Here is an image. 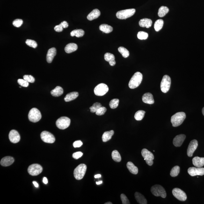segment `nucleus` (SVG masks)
I'll use <instances>...</instances> for the list:
<instances>
[{"instance_id": "obj_1", "label": "nucleus", "mask_w": 204, "mask_h": 204, "mask_svg": "<svg viewBox=\"0 0 204 204\" xmlns=\"http://www.w3.org/2000/svg\"><path fill=\"white\" fill-rule=\"evenodd\" d=\"M186 118V115L183 112H179L173 115L171 118L172 126L177 127L181 125Z\"/></svg>"}, {"instance_id": "obj_2", "label": "nucleus", "mask_w": 204, "mask_h": 204, "mask_svg": "<svg viewBox=\"0 0 204 204\" xmlns=\"http://www.w3.org/2000/svg\"><path fill=\"white\" fill-rule=\"evenodd\" d=\"M142 79V75L140 72H136L131 78L128 86L131 89L137 87L141 84Z\"/></svg>"}, {"instance_id": "obj_3", "label": "nucleus", "mask_w": 204, "mask_h": 204, "mask_svg": "<svg viewBox=\"0 0 204 204\" xmlns=\"http://www.w3.org/2000/svg\"><path fill=\"white\" fill-rule=\"evenodd\" d=\"M87 167L85 164H79L74 170V176L75 179L80 180L83 179L85 176Z\"/></svg>"}, {"instance_id": "obj_4", "label": "nucleus", "mask_w": 204, "mask_h": 204, "mask_svg": "<svg viewBox=\"0 0 204 204\" xmlns=\"http://www.w3.org/2000/svg\"><path fill=\"white\" fill-rule=\"evenodd\" d=\"M135 12V9H126L118 11L116 14V16L119 19H125L134 15Z\"/></svg>"}, {"instance_id": "obj_5", "label": "nucleus", "mask_w": 204, "mask_h": 204, "mask_svg": "<svg viewBox=\"0 0 204 204\" xmlns=\"http://www.w3.org/2000/svg\"><path fill=\"white\" fill-rule=\"evenodd\" d=\"M28 118L30 121L33 123H36L41 119V114L38 109L33 108L29 112Z\"/></svg>"}, {"instance_id": "obj_6", "label": "nucleus", "mask_w": 204, "mask_h": 204, "mask_svg": "<svg viewBox=\"0 0 204 204\" xmlns=\"http://www.w3.org/2000/svg\"><path fill=\"white\" fill-rule=\"evenodd\" d=\"M151 192L152 194L156 197H161L165 198L166 197V193L165 189L160 185H155L151 188Z\"/></svg>"}, {"instance_id": "obj_7", "label": "nucleus", "mask_w": 204, "mask_h": 204, "mask_svg": "<svg viewBox=\"0 0 204 204\" xmlns=\"http://www.w3.org/2000/svg\"><path fill=\"white\" fill-rule=\"evenodd\" d=\"M171 85V79L170 76L165 75L162 78L161 83V90L164 93H166L170 90Z\"/></svg>"}, {"instance_id": "obj_8", "label": "nucleus", "mask_w": 204, "mask_h": 204, "mask_svg": "<svg viewBox=\"0 0 204 204\" xmlns=\"http://www.w3.org/2000/svg\"><path fill=\"white\" fill-rule=\"evenodd\" d=\"M70 119L67 117H63L59 118L56 121L57 127L60 129H65L69 127Z\"/></svg>"}, {"instance_id": "obj_9", "label": "nucleus", "mask_w": 204, "mask_h": 204, "mask_svg": "<svg viewBox=\"0 0 204 204\" xmlns=\"http://www.w3.org/2000/svg\"><path fill=\"white\" fill-rule=\"evenodd\" d=\"M141 155L148 165L151 166L153 165L154 156L152 153L149 151L148 149H144L141 151Z\"/></svg>"}, {"instance_id": "obj_10", "label": "nucleus", "mask_w": 204, "mask_h": 204, "mask_svg": "<svg viewBox=\"0 0 204 204\" xmlns=\"http://www.w3.org/2000/svg\"><path fill=\"white\" fill-rule=\"evenodd\" d=\"M109 89L107 85L104 83H101L95 87L94 91L96 95L102 96L105 95L108 91Z\"/></svg>"}, {"instance_id": "obj_11", "label": "nucleus", "mask_w": 204, "mask_h": 204, "mask_svg": "<svg viewBox=\"0 0 204 204\" xmlns=\"http://www.w3.org/2000/svg\"><path fill=\"white\" fill-rule=\"evenodd\" d=\"M42 167L37 164H32L28 167V173L32 176H38L42 172Z\"/></svg>"}, {"instance_id": "obj_12", "label": "nucleus", "mask_w": 204, "mask_h": 204, "mask_svg": "<svg viewBox=\"0 0 204 204\" xmlns=\"http://www.w3.org/2000/svg\"><path fill=\"white\" fill-rule=\"evenodd\" d=\"M172 192L174 196L179 201H184L187 199L186 193L180 189L175 188L173 189Z\"/></svg>"}, {"instance_id": "obj_13", "label": "nucleus", "mask_w": 204, "mask_h": 204, "mask_svg": "<svg viewBox=\"0 0 204 204\" xmlns=\"http://www.w3.org/2000/svg\"><path fill=\"white\" fill-rule=\"evenodd\" d=\"M40 137L42 140L46 143H53L55 141V138L54 135L49 132L46 131L41 133Z\"/></svg>"}, {"instance_id": "obj_14", "label": "nucleus", "mask_w": 204, "mask_h": 204, "mask_svg": "<svg viewBox=\"0 0 204 204\" xmlns=\"http://www.w3.org/2000/svg\"><path fill=\"white\" fill-rule=\"evenodd\" d=\"M187 172L192 177L196 176H202L204 175V168H190Z\"/></svg>"}, {"instance_id": "obj_15", "label": "nucleus", "mask_w": 204, "mask_h": 204, "mask_svg": "<svg viewBox=\"0 0 204 204\" xmlns=\"http://www.w3.org/2000/svg\"><path fill=\"white\" fill-rule=\"evenodd\" d=\"M198 145L197 141L193 140L190 142L187 149V154L189 157H192L193 153L196 150Z\"/></svg>"}, {"instance_id": "obj_16", "label": "nucleus", "mask_w": 204, "mask_h": 204, "mask_svg": "<svg viewBox=\"0 0 204 204\" xmlns=\"http://www.w3.org/2000/svg\"><path fill=\"white\" fill-rule=\"evenodd\" d=\"M9 138L11 142L17 143L20 140V135L17 130H12L9 133Z\"/></svg>"}, {"instance_id": "obj_17", "label": "nucleus", "mask_w": 204, "mask_h": 204, "mask_svg": "<svg viewBox=\"0 0 204 204\" xmlns=\"http://www.w3.org/2000/svg\"><path fill=\"white\" fill-rule=\"evenodd\" d=\"M186 137V135L184 134L177 135L175 137L173 141L174 145L177 147L181 146L185 141Z\"/></svg>"}, {"instance_id": "obj_18", "label": "nucleus", "mask_w": 204, "mask_h": 204, "mask_svg": "<svg viewBox=\"0 0 204 204\" xmlns=\"http://www.w3.org/2000/svg\"><path fill=\"white\" fill-rule=\"evenodd\" d=\"M14 159L11 156H5L2 159L1 164L3 166H9L11 165L14 162Z\"/></svg>"}, {"instance_id": "obj_19", "label": "nucleus", "mask_w": 204, "mask_h": 204, "mask_svg": "<svg viewBox=\"0 0 204 204\" xmlns=\"http://www.w3.org/2000/svg\"><path fill=\"white\" fill-rule=\"evenodd\" d=\"M142 101L146 104H152L154 103L153 95L150 93H147L143 95L142 97Z\"/></svg>"}, {"instance_id": "obj_20", "label": "nucleus", "mask_w": 204, "mask_h": 204, "mask_svg": "<svg viewBox=\"0 0 204 204\" xmlns=\"http://www.w3.org/2000/svg\"><path fill=\"white\" fill-rule=\"evenodd\" d=\"M56 54V50L55 48L53 47L49 49L47 54V62L49 63H51Z\"/></svg>"}, {"instance_id": "obj_21", "label": "nucleus", "mask_w": 204, "mask_h": 204, "mask_svg": "<svg viewBox=\"0 0 204 204\" xmlns=\"http://www.w3.org/2000/svg\"><path fill=\"white\" fill-rule=\"evenodd\" d=\"M193 165L197 168H201L204 166V158L195 156L192 159Z\"/></svg>"}, {"instance_id": "obj_22", "label": "nucleus", "mask_w": 204, "mask_h": 204, "mask_svg": "<svg viewBox=\"0 0 204 204\" xmlns=\"http://www.w3.org/2000/svg\"><path fill=\"white\" fill-rule=\"evenodd\" d=\"M152 22L151 19L148 18L142 19L140 20L139 22V25L142 27L149 28L152 25Z\"/></svg>"}, {"instance_id": "obj_23", "label": "nucleus", "mask_w": 204, "mask_h": 204, "mask_svg": "<svg viewBox=\"0 0 204 204\" xmlns=\"http://www.w3.org/2000/svg\"><path fill=\"white\" fill-rule=\"evenodd\" d=\"M101 15L100 11L97 9H94L88 15L87 18L89 21H92L98 18Z\"/></svg>"}, {"instance_id": "obj_24", "label": "nucleus", "mask_w": 204, "mask_h": 204, "mask_svg": "<svg viewBox=\"0 0 204 204\" xmlns=\"http://www.w3.org/2000/svg\"><path fill=\"white\" fill-rule=\"evenodd\" d=\"M135 199L138 203L140 204H147L148 203L146 198L139 192H135Z\"/></svg>"}, {"instance_id": "obj_25", "label": "nucleus", "mask_w": 204, "mask_h": 204, "mask_svg": "<svg viewBox=\"0 0 204 204\" xmlns=\"http://www.w3.org/2000/svg\"><path fill=\"white\" fill-rule=\"evenodd\" d=\"M77 44L75 43H69L68 44L65 48V52L68 53H72L75 52L77 49Z\"/></svg>"}, {"instance_id": "obj_26", "label": "nucleus", "mask_w": 204, "mask_h": 204, "mask_svg": "<svg viewBox=\"0 0 204 204\" xmlns=\"http://www.w3.org/2000/svg\"><path fill=\"white\" fill-rule=\"evenodd\" d=\"M63 89L61 87L57 86L51 91V95L53 97H58L63 93Z\"/></svg>"}, {"instance_id": "obj_27", "label": "nucleus", "mask_w": 204, "mask_h": 204, "mask_svg": "<svg viewBox=\"0 0 204 204\" xmlns=\"http://www.w3.org/2000/svg\"><path fill=\"white\" fill-rule=\"evenodd\" d=\"M79 95L78 93L77 92H72L68 94L64 98V100L66 102H69L76 99Z\"/></svg>"}, {"instance_id": "obj_28", "label": "nucleus", "mask_w": 204, "mask_h": 204, "mask_svg": "<svg viewBox=\"0 0 204 204\" xmlns=\"http://www.w3.org/2000/svg\"><path fill=\"white\" fill-rule=\"evenodd\" d=\"M114 134V132L113 130L104 132L103 136H102V140H103V142H106L111 140Z\"/></svg>"}, {"instance_id": "obj_29", "label": "nucleus", "mask_w": 204, "mask_h": 204, "mask_svg": "<svg viewBox=\"0 0 204 204\" xmlns=\"http://www.w3.org/2000/svg\"><path fill=\"white\" fill-rule=\"evenodd\" d=\"M127 167L130 173L136 175L138 173V168L134 165L131 162H128L127 164Z\"/></svg>"}, {"instance_id": "obj_30", "label": "nucleus", "mask_w": 204, "mask_h": 204, "mask_svg": "<svg viewBox=\"0 0 204 204\" xmlns=\"http://www.w3.org/2000/svg\"><path fill=\"white\" fill-rule=\"evenodd\" d=\"M99 30L103 33H111L113 31V27L110 25L106 24H103L100 25L99 27Z\"/></svg>"}, {"instance_id": "obj_31", "label": "nucleus", "mask_w": 204, "mask_h": 204, "mask_svg": "<svg viewBox=\"0 0 204 204\" xmlns=\"http://www.w3.org/2000/svg\"><path fill=\"white\" fill-rule=\"evenodd\" d=\"M169 9L166 7L162 6L159 9L158 16L160 17H164L169 12Z\"/></svg>"}, {"instance_id": "obj_32", "label": "nucleus", "mask_w": 204, "mask_h": 204, "mask_svg": "<svg viewBox=\"0 0 204 204\" xmlns=\"http://www.w3.org/2000/svg\"><path fill=\"white\" fill-rule=\"evenodd\" d=\"M163 24H164V21L163 20L161 19L157 20L154 24V27L155 30L156 32H158L162 29V27H163Z\"/></svg>"}, {"instance_id": "obj_33", "label": "nucleus", "mask_w": 204, "mask_h": 204, "mask_svg": "<svg viewBox=\"0 0 204 204\" xmlns=\"http://www.w3.org/2000/svg\"><path fill=\"white\" fill-rule=\"evenodd\" d=\"M84 34V32L82 29L75 30L70 33V35L72 36H75L77 38L83 37Z\"/></svg>"}, {"instance_id": "obj_34", "label": "nucleus", "mask_w": 204, "mask_h": 204, "mask_svg": "<svg viewBox=\"0 0 204 204\" xmlns=\"http://www.w3.org/2000/svg\"><path fill=\"white\" fill-rule=\"evenodd\" d=\"M112 159L115 162H119L121 160V156L117 150H113L112 153Z\"/></svg>"}, {"instance_id": "obj_35", "label": "nucleus", "mask_w": 204, "mask_h": 204, "mask_svg": "<svg viewBox=\"0 0 204 204\" xmlns=\"http://www.w3.org/2000/svg\"><path fill=\"white\" fill-rule=\"evenodd\" d=\"M145 112L144 111H138L135 113L134 118L137 121H141L144 117Z\"/></svg>"}, {"instance_id": "obj_36", "label": "nucleus", "mask_w": 204, "mask_h": 204, "mask_svg": "<svg viewBox=\"0 0 204 204\" xmlns=\"http://www.w3.org/2000/svg\"><path fill=\"white\" fill-rule=\"evenodd\" d=\"M118 50L124 58H127L129 56V51L124 47H119Z\"/></svg>"}, {"instance_id": "obj_37", "label": "nucleus", "mask_w": 204, "mask_h": 204, "mask_svg": "<svg viewBox=\"0 0 204 204\" xmlns=\"http://www.w3.org/2000/svg\"><path fill=\"white\" fill-rule=\"evenodd\" d=\"M180 172V168L178 166L174 167L171 170L170 175L171 177H176L178 176Z\"/></svg>"}, {"instance_id": "obj_38", "label": "nucleus", "mask_w": 204, "mask_h": 204, "mask_svg": "<svg viewBox=\"0 0 204 204\" xmlns=\"http://www.w3.org/2000/svg\"><path fill=\"white\" fill-rule=\"evenodd\" d=\"M102 106L101 104L99 103H96L93 105L92 106L90 107V112L92 113H95L97 111L100 107Z\"/></svg>"}, {"instance_id": "obj_39", "label": "nucleus", "mask_w": 204, "mask_h": 204, "mask_svg": "<svg viewBox=\"0 0 204 204\" xmlns=\"http://www.w3.org/2000/svg\"><path fill=\"white\" fill-rule=\"evenodd\" d=\"M119 103V100L118 99H112L110 102L109 106L112 109H115L118 107Z\"/></svg>"}, {"instance_id": "obj_40", "label": "nucleus", "mask_w": 204, "mask_h": 204, "mask_svg": "<svg viewBox=\"0 0 204 204\" xmlns=\"http://www.w3.org/2000/svg\"><path fill=\"white\" fill-rule=\"evenodd\" d=\"M104 59L105 61L109 62L113 60H115V57L114 55L112 53H107L104 55Z\"/></svg>"}, {"instance_id": "obj_41", "label": "nucleus", "mask_w": 204, "mask_h": 204, "mask_svg": "<svg viewBox=\"0 0 204 204\" xmlns=\"http://www.w3.org/2000/svg\"><path fill=\"white\" fill-rule=\"evenodd\" d=\"M148 34L144 32H139L138 33L137 37L140 40H145L148 38Z\"/></svg>"}, {"instance_id": "obj_42", "label": "nucleus", "mask_w": 204, "mask_h": 204, "mask_svg": "<svg viewBox=\"0 0 204 204\" xmlns=\"http://www.w3.org/2000/svg\"><path fill=\"white\" fill-rule=\"evenodd\" d=\"M25 43L28 46L32 47V48H36L38 46V44L36 41H35L34 40H31V39H27L25 42Z\"/></svg>"}, {"instance_id": "obj_43", "label": "nucleus", "mask_w": 204, "mask_h": 204, "mask_svg": "<svg viewBox=\"0 0 204 204\" xmlns=\"http://www.w3.org/2000/svg\"><path fill=\"white\" fill-rule=\"evenodd\" d=\"M106 111L107 109L106 108L104 107L101 106L95 112L96 114L97 115H103L105 114Z\"/></svg>"}, {"instance_id": "obj_44", "label": "nucleus", "mask_w": 204, "mask_h": 204, "mask_svg": "<svg viewBox=\"0 0 204 204\" xmlns=\"http://www.w3.org/2000/svg\"><path fill=\"white\" fill-rule=\"evenodd\" d=\"M24 79L28 83H33L35 81V79L33 76L30 75H25L23 77Z\"/></svg>"}, {"instance_id": "obj_45", "label": "nucleus", "mask_w": 204, "mask_h": 204, "mask_svg": "<svg viewBox=\"0 0 204 204\" xmlns=\"http://www.w3.org/2000/svg\"><path fill=\"white\" fill-rule=\"evenodd\" d=\"M23 20L21 19H17L14 21L13 24L15 26L17 27H19L23 24Z\"/></svg>"}, {"instance_id": "obj_46", "label": "nucleus", "mask_w": 204, "mask_h": 204, "mask_svg": "<svg viewBox=\"0 0 204 204\" xmlns=\"http://www.w3.org/2000/svg\"><path fill=\"white\" fill-rule=\"evenodd\" d=\"M120 197L123 204H130L129 200H128V199H127V197L126 196L125 194L122 193V194L121 195Z\"/></svg>"}, {"instance_id": "obj_47", "label": "nucleus", "mask_w": 204, "mask_h": 204, "mask_svg": "<svg viewBox=\"0 0 204 204\" xmlns=\"http://www.w3.org/2000/svg\"><path fill=\"white\" fill-rule=\"evenodd\" d=\"M18 84L24 87H27L29 85V83L24 79H19L17 80Z\"/></svg>"}, {"instance_id": "obj_48", "label": "nucleus", "mask_w": 204, "mask_h": 204, "mask_svg": "<svg viewBox=\"0 0 204 204\" xmlns=\"http://www.w3.org/2000/svg\"><path fill=\"white\" fill-rule=\"evenodd\" d=\"M83 153L81 152H77L74 153L72 155L73 157L75 159L77 160L81 157L83 155Z\"/></svg>"}, {"instance_id": "obj_49", "label": "nucleus", "mask_w": 204, "mask_h": 204, "mask_svg": "<svg viewBox=\"0 0 204 204\" xmlns=\"http://www.w3.org/2000/svg\"><path fill=\"white\" fill-rule=\"evenodd\" d=\"M83 143L80 140L75 141L73 143V146L75 148H79L83 145Z\"/></svg>"}, {"instance_id": "obj_50", "label": "nucleus", "mask_w": 204, "mask_h": 204, "mask_svg": "<svg viewBox=\"0 0 204 204\" xmlns=\"http://www.w3.org/2000/svg\"><path fill=\"white\" fill-rule=\"evenodd\" d=\"M63 27L61 24L60 25H56L54 28V29L56 32H62L63 30Z\"/></svg>"}, {"instance_id": "obj_51", "label": "nucleus", "mask_w": 204, "mask_h": 204, "mask_svg": "<svg viewBox=\"0 0 204 204\" xmlns=\"http://www.w3.org/2000/svg\"><path fill=\"white\" fill-rule=\"evenodd\" d=\"M61 24L62 25V26H63L64 28H68V24L66 21H64L62 22V23H61Z\"/></svg>"}, {"instance_id": "obj_52", "label": "nucleus", "mask_w": 204, "mask_h": 204, "mask_svg": "<svg viewBox=\"0 0 204 204\" xmlns=\"http://www.w3.org/2000/svg\"><path fill=\"white\" fill-rule=\"evenodd\" d=\"M109 63L110 65L112 66H113L115 65L116 64V61H115V60H113V61H110V62H109Z\"/></svg>"}, {"instance_id": "obj_53", "label": "nucleus", "mask_w": 204, "mask_h": 204, "mask_svg": "<svg viewBox=\"0 0 204 204\" xmlns=\"http://www.w3.org/2000/svg\"><path fill=\"white\" fill-rule=\"evenodd\" d=\"M43 182L45 184H47L48 183V180L46 177H44L43 179Z\"/></svg>"}, {"instance_id": "obj_54", "label": "nucleus", "mask_w": 204, "mask_h": 204, "mask_svg": "<svg viewBox=\"0 0 204 204\" xmlns=\"http://www.w3.org/2000/svg\"><path fill=\"white\" fill-rule=\"evenodd\" d=\"M33 185H34V186H35L36 187H39V185H38V184L36 182L33 181Z\"/></svg>"}, {"instance_id": "obj_55", "label": "nucleus", "mask_w": 204, "mask_h": 204, "mask_svg": "<svg viewBox=\"0 0 204 204\" xmlns=\"http://www.w3.org/2000/svg\"><path fill=\"white\" fill-rule=\"evenodd\" d=\"M101 176L100 174H97L95 176V178H99L101 177Z\"/></svg>"}, {"instance_id": "obj_56", "label": "nucleus", "mask_w": 204, "mask_h": 204, "mask_svg": "<svg viewBox=\"0 0 204 204\" xmlns=\"http://www.w3.org/2000/svg\"><path fill=\"white\" fill-rule=\"evenodd\" d=\"M102 183H103V181H101L97 182L96 184H97V185H99L102 184Z\"/></svg>"}, {"instance_id": "obj_57", "label": "nucleus", "mask_w": 204, "mask_h": 204, "mask_svg": "<svg viewBox=\"0 0 204 204\" xmlns=\"http://www.w3.org/2000/svg\"><path fill=\"white\" fill-rule=\"evenodd\" d=\"M202 112L203 114V115L204 116V107L202 109Z\"/></svg>"}, {"instance_id": "obj_58", "label": "nucleus", "mask_w": 204, "mask_h": 204, "mask_svg": "<svg viewBox=\"0 0 204 204\" xmlns=\"http://www.w3.org/2000/svg\"><path fill=\"white\" fill-rule=\"evenodd\" d=\"M105 204H112V203L111 202H108L105 203Z\"/></svg>"}]
</instances>
